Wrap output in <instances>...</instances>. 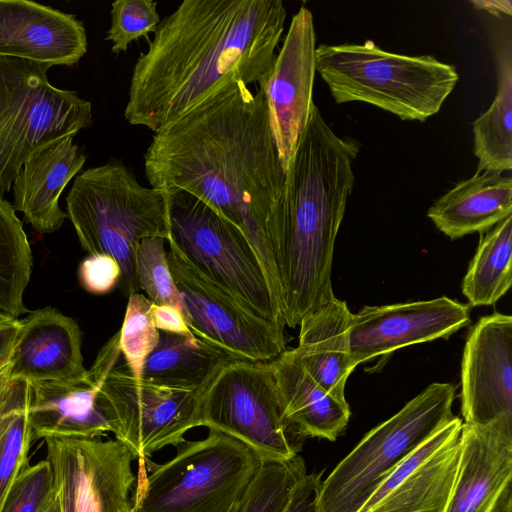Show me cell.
Segmentation results:
<instances>
[{
  "label": "cell",
  "mask_w": 512,
  "mask_h": 512,
  "mask_svg": "<svg viewBox=\"0 0 512 512\" xmlns=\"http://www.w3.org/2000/svg\"><path fill=\"white\" fill-rule=\"evenodd\" d=\"M144 170L152 188L187 191L237 226L278 296L265 238L283 211L286 172L261 91L235 83L164 126L144 154Z\"/></svg>",
  "instance_id": "obj_1"
},
{
  "label": "cell",
  "mask_w": 512,
  "mask_h": 512,
  "mask_svg": "<svg viewBox=\"0 0 512 512\" xmlns=\"http://www.w3.org/2000/svg\"><path fill=\"white\" fill-rule=\"evenodd\" d=\"M281 0H185L137 59L124 117L154 133L235 83L270 70L286 20Z\"/></svg>",
  "instance_id": "obj_2"
},
{
  "label": "cell",
  "mask_w": 512,
  "mask_h": 512,
  "mask_svg": "<svg viewBox=\"0 0 512 512\" xmlns=\"http://www.w3.org/2000/svg\"><path fill=\"white\" fill-rule=\"evenodd\" d=\"M360 143L338 136L314 105L286 172L282 214L266 237L284 326L335 298L336 237L355 177Z\"/></svg>",
  "instance_id": "obj_3"
},
{
  "label": "cell",
  "mask_w": 512,
  "mask_h": 512,
  "mask_svg": "<svg viewBox=\"0 0 512 512\" xmlns=\"http://www.w3.org/2000/svg\"><path fill=\"white\" fill-rule=\"evenodd\" d=\"M66 203L82 248L116 260L124 295L140 292L137 244L150 237L167 241L169 236L164 191L143 186L130 167L114 159L76 176Z\"/></svg>",
  "instance_id": "obj_4"
},
{
  "label": "cell",
  "mask_w": 512,
  "mask_h": 512,
  "mask_svg": "<svg viewBox=\"0 0 512 512\" xmlns=\"http://www.w3.org/2000/svg\"><path fill=\"white\" fill-rule=\"evenodd\" d=\"M316 71L337 104L365 102L401 120L424 122L441 109L459 75L431 55L408 56L363 44H321Z\"/></svg>",
  "instance_id": "obj_5"
},
{
  "label": "cell",
  "mask_w": 512,
  "mask_h": 512,
  "mask_svg": "<svg viewBox=\"0 0 512 512\" xmlns=\"http://www.w3.org/2000/svg\"><path fill=\"white\" fill-rule=\"evenodd\" d=\"M176 448L163 463L138 460L132 512H225L261 464L245 444L216 430Z\"/></svg>",
  "instance_id": "obj_6"
},
{
  "label": "cell",
  "mask_w": 512,
  "mask_h": 512,
  "mask_svg": "<svg viewBox=\"0 0 512 512\" xmlns=\"http://www.w3.org/2000/svg\"><path fill=\"white\" fill-rule=\"evenodd\" d=\"M162 191L169 248L247 309L285 327L274 286L245 234L187 191Z\"/></svg>",
  "instance_id": "obj_7"
},
{
  "label": "cell",
  "mask_w": 512,
  "mask_h": 512,
  "mask_svg": "<svg viewBox=\"0 0 512 512\" xmlns=\"http://www.w3.org/2000/svg\"><path fill=\"white\" fill-rule=\"evenodd\" d=\"M455 387L435 382L370 430L322 480L318 512H359L384 479L455 415Z\"/></svg>",
  "instance_id": "obj_8"
},
{
  "label": "cell",
  "mask_w": 512,
  "mask_h": 512,
  "mask_svg": "<svg viewBox=\"0 0 512 512\" xmlns=\"http://www.w3.org/2000/svg\"><path fill=\"white\" fill-rule=\"evenodd\" d=\"M50 67L0 57V199L36 148L75 136L93 122L91 103L53 86Z\"/></svg>",
  "instance_id": "obj_9"
},
{
  "label": "cell",
  "mask_w": 512,
  "mask_h": 512,
  "mask_svg": "<svg viewBox=\"0 0 512 512\" xmlns=\"http://www.w3.org/2000/svg\"><path fill=\"white\" fill-rule=\"evenodd\" d=\"M121 355L119 332L99 352L89 375L98 382L114 423L115 439L134 458H151L159 450L185 441V434L200 427L203 389L161 386L133 376Z\"/></svg>",
  "instance_id": "obj_10"
},
{
  "label": "cell",
  "mask_w": 512,
  "mask_h": 512,
  "mask_svg": "<svg viewBox=\"0 0 512 512\" xmlns=\"http://www.w3.org/2000/svg\"><path fill=\"white\" fill-rule=\"evenodd\" d=\"M199 425L239 440L261 462L299 455V437L282 416L267 362L224 365L202 392Z\"/></svg>",
  "instance_id": "obj_11"
},
{
  "label": "cell",
  "mask_w": 512,
  "mask_h": 512,
  "mask_svg": "<svg viewBox=\"0 0 512 512\" xmlns=\"http://www.w3.org/2000/svg\"><path fill=\"white\" fill-rule=\"evenodd\" d=\"M167 260L193 335L239 360L269 362L286 350L284 327L243 306L169 248Z\"/></svg>",
  "instance_id": "obj_12"
},
{
  "label": "cell",
  "mask_w": 512,
  "mask_h": 512,
  "mask_svg": "<svg viewBox=\"0 0 512 512\" xmlns=\"http://www.w3.org/2000/svg\"><path fill=\"white\" fill-rule=\"evenodd\" d=\"M316 33L311 11L302 6L293 15L279 53L259 82L269 126L281 165L287 172L312 109Z\"/></svg>",
  "instance_id": "obj_13"
},
{
  "label": "cell",
  "mask_w": 512,
  "mask_h": 512,
  "mask_svg": "<svg viewBox=\"0 0 512 512\" xmlns=\"http://www.w3.org/2000/svg\"><path fill=\"white\" fill-rule=\"evenodd\" d=\"M461 414L466 424H512V317L495 312L470 329L461 361Z\"/></svg>",
  "instance_id": "obj_14"
},
{
  "label": "cell",
  "mask_w": 512,
  "mask_h": 512,
  "mask_svg": "<svg viewBox=\"0 0 512 512\" xmlns=\"http://www.w3.org/2000/svg\"><path fill=\"white\" fill-rule=\"evenodd\" d=\"M469 304L431 300L365 306L351 316L350 350L357 366L409 345L448 339L470 323Z\"/></svg>",
  "instance_id": "obj_15"
},
{
  "label": "cell",
  "mask_w": 512,
  "mask_h": 512,
  "mask_svg": "<svg viewBox=\"0 0 512 512\" xmlns=\"http://www.w3.org/2000/svg\"><path fill=\"white\" fill-rule=\"evenodd\" d=\"M462 424L455 416L431 435L384 479L359 512H445Z\"/></svg>",
  "instance_id": "obj_16"
},
{
  "label": "cell",
  "mask_w": 512,
  "mask_h": 512,
  "mask_svg": "<svg viewBox=\"0 0 512 512\" xmlns=\"http://www.w3.org/2000/svg\"><path fill=\"white\" fill-rule=\"evenodd\" d=\"M86 52V30L75 16L33 1L0 0V57L73 66Z\"/></svg>",
  "instance_id": "obj_17"
},
{
  "label": "cell",
  "mask_w": 512,
  "mask_h": 512,
  "mask_svg": "<svg viewBox=\"0 0 512 512\" xmlns=\"http://www.w3.org/2000/svg\"><path fill=\"white\" fill-rule=\"evenodd\" d=\"M20 324L6 367L9 378L34 384L75 382L88 377L80 328L72 318L46 307L33 311Z\"/></svg>",
  "instance_id": "obj_18"
},
{
  "label": "cell",
  "mask_w": 512,
  "mask_h": 512,
  "mask_svg": "<svg viewBox=\"0 0 512 512\" xmlns=\"http://www.w3.org/2000/svg\"><path fill=\"white\" fill-rule=\"evenodd\" d=\"M512 480V424H462L459 461L445 512H490Z\"/></svg>",
  "instance_id": "obj_19"
},
{
  "label": "cell",
  "mask_w": 512,
  "mask_h": 512,
  "mask_svg": "<svg viewBox=\"0 0 512 512\" xmlns=\"http://www.w3.org/2000/svg\"><path fill=\"white\" fill-rule=\"evenodd\" d=\"M67 462L77 512H125L136 476L135 459L117 439L54 437Z\"/></svg>",
  "instance_id": "obj_20"
},
{
  "label": "cell",
  "mask_w": 512,
  "mask_h": 512,
  "mask_svg": "<svg viewBox=\"0 0 512 512\" xmlns=\"http://www.w3.org/2000/svg\"><path fill=\"white\" fill-rule=\"evenodd\" d=\"M73 138L67 135L36 148L12 184L14 209L39 233L58 230L68 218L59 198L86 162Z\"/></svg>",
  "instance_id": "obj_21"
},
{
  "label": "cell",
  "mask_w": 512,
  "mask_h": 512,
  "mask_svg": "<svg viewBox=\"0 0 512 512\" xmlns=\"http://www.w3.org/2000/svg\"><path fill=\"white\" fill-rule=\"evenodd\" d=\"M29 421L33 442L50 437L93 439L114 433V423L98 382L31 384Z\"/></svg>",
  "instance_id": "obj_22"
},
{
  "label": "cell",
  "mask_w": 512,
  "mask_h": 512,
  "mask_svg": "<svg viewBox=\"0 0 512 512\" xmlns=\"http://www.w3.org/2000/svg\"><path fill=\"white\" fill-rule=\"evenodd\" d=\"M284 420L299 438L335 441L345 431L351 411L346 400L330 394L306 371L294 349L267 362Z\"/></svg>",
  "instance_id": "obj_23"
},
{
  "label": "cell",
  "mask_w": 512,
  "mask_h": 512,
  "mask_svg": "<svg viewBox=\"0 0 512 512\" xmlns=\"http://www.w3.org/2000/svg\"><path fill=\"white\" fill-rule=\"evenodd\" d=\"M351 316L346 302L335 297L301 320L294 348L311 377L340 400H346V382L356 367L350 350Z\"/></svg>",
  "instance_id": "obj_24"
},
{
  "label": "cell",
  "mask_w": 512,
  "mask_h": 512,
  "mask_svg": "<svg viewBox=\"0 0 512 512\" xmlns=\"http://www.w3.org/2000/svg\"><path fill=\"white\" fill-rule=\"evenodd\" d=\"M512 215V179L476 172L438 198L427 216L450 239L483 234Z\"/></svg>",
  "instance_id": "obj_25"
},
{
  "label": "cell",
  "mask_w": 512,
  "mask_h": 512,
  "mask_svg": "<svg viewBox=\"0 0 512 512\" xmlns=\"http://www.w3.org/2000/svg\"><path fill=\"white\" fill-rule=\"evenodd\" d=\"M159 332L158 344L147 356L140 375L153 384L203 389L224 365L239 360L195 336Z\"/></svg>",
  "instance_id": "obj_26"
},
{
  "label": "cell",
  "mask_w": 512,
  "mask_h": 512,
  "mask_svg": "<svg viewBox=\"0 0 512 512\" xmlns=\"http://www.w3.org/2000/svg\"><path fill=\"white\" fill-rule=\"evenodd\" d=\"M497 93L490 107L472 123L476 172L501 173L512 169V45L503 42L495 53Z\"/></svg>",
  "instance_id": "obj_27"
},
{
  "label": "cell",
  "mask_w": 512,
  "mask_h": 512,
  "mask_svg": "<svg viewBox=\"0 0 512 512\" xmlns=\"http://www.w3.org/2000/svg\"><path fill=\"white\" fill-rule=\"evenodd\" d=\"M512 284V215L480 234L462 281L470 306L495 304Z\"/></svg>",
  "instance_id": "obj_28"
},
{
  "label": "cell",
  "mask_w": 512,
  "mask_h": 512,
  "mask_svg": "<svg viewBox=\"0 0 512 512\" xmlns=\"http://www.w3.org/2000/svg\"><path fill=\"white\" fill-rule=\"evenodd\" d=\"M33 267L31 248L12 204L0 199V313L18 319L26 312L24 292Z\"/></svg>",
  "instance_id": "obj_29"
},
{
  "label": "cell",
  "mask_w": 512,
  "mask_h": 512,
  "mask_svg": "<svg viewBox=\"0 0 512 512\" xmlns=\"http://www.w3.org/2000/svg\"><path fill=\"white\" fill-rule=\"evenodd\" d=\"M306 473L300 455L261 462L238 500L236 512H284L294 487Z\"/></svg>",
  "instance_id": "obj_30"
},
{
  "label": "cell",
  "mask_w": 512,
  "mask_h": 512,
  "mask_svg": "<svg viewBox=\"0 0 512 512\" xmlns=\"http://www.w3.org/2000/svg\"><path fill=\"white\" fill-rule=\"evenodd\" d=\"M128 297L123 324L119 331V345L126 366L133 376L140 378L147 356L158 344L160 332L152 317L153 303L139 292Z\"/></svg>",
  "instance_id": "obj_31"
},
{
  "label": "cell",
  "mask_w": 512,
  "mask_h": 512,
  "mask_svg": "<svg viewBox=\"0 0 512 512\" xmlns=\"http://www.w3.org/2000/svg\"><path fill=\"white\" fill-rule=\"evenodd\" d=\"M161 237L141 240L135 249V267L140 290L156 305H171L182 312L180 294L172 277Z\"/></svg>",
  "instance_id": "obj_32"
},
{
  "label": "cell",
  "mask_w": 512,
  "mask_h": 512,
  "mask_svg": "<svg viewBox=\"0 0 512 512\" xmlns=\"http://www.w3.org/2000/svg\"><path fill=\"white\" fill-rule=\"evenodd\" d=\"M31 389L21 398L0 440V510L18 476L28 466V451L33 443L29 421Z\"/></svg>",
  "instance_id": "obj_33"
},
{
  "label": "cell",
  "mask_w": 512,
  "mask_h": 512,
  "mask_svg": "<svg viewBox=\"0 0 512 512\" xmlns=\"http://www.w3.org/2000/svg\"><path fill=\"white\" fill-rule=\"evenodd\" d=\"M111 25L106 40L112 42L111 51L115 54L127 50L129 44L155 32L160 17L157 3L152 0H116L111 5Z\"/></svg>",
  "instance_id": "obj_34"
},
{
  "label": "cell",
  "mask_w": 512,
  "mask_h": 512,
  "mask_svg": "<svg viewBox=\"0 0 512 512\" xmlns=\"http://www.w3.org/2000/svg\"><path fill=\"white\" fill-rule=\"evenodd\" d=\"M55 497L54 474L45 459L25 467L12 483L0 512H42Z\"/></svg>",
  "instance_id": "obj_35"
},
{
  "label": "cell",
  "mask_w": 512,
  "mask_h": 512,
  "mask_svg": "<svg viewBox=\"0 0 512 512\" xmlns=\"http://www.w3.org/2000/svg\"><path fill=\"white\" fill-rule=\"evenodd\" d=\"M80 285L92 294L112 291L121 278V269L114 258L106 254H90L79 266Z\"/></svg>",
  "instance_id": "obj_36"
},
{
  "label": "cell",
  "mask_w": 512,
  "mask_h": 512,
  "mask_svg": "<svg viewBox=\"0 0 512 512\" xmlns=\"http://www.w3.org/2000/svg\"><path fill=\"white\" fill-rule=\"evenodd\" d=\"M47 460L50 462L53 474L55 493L61 512H77L72 479L64 455L54 437L45 439Z\"/></svg>",
  "instance_id": "obj_37"
},
{
  "label": "cell",
  "mask_w": 512,
  "mask_h": 512,
  "mask_svg": "<svg viewBox=\"0 0 512 512\" xmlns=\"http://www.w3.org/2000/svg\"><path fill=\"white\" fill-rule=\"evenodd\" d=\"M31 389L22 379H11L6 368L0 373V440L21 398Z\"/></svg>",
  "instance_id": "obj_38"
},
{
  "label": "cell",
  "mask_w": 512,
  "mask_h": 512,
  "mask_svg": "<svg viewBox=\"0 0 512 512\" xmlns=\"http://www.w3.org/2000/svg\"><path fill=\"white\" fill-rule=\"evenodd\" d=\"M322 473H306L294 487L284 512H318Z\"/></svg>",
  "instance_id": "obj_39"
},
{
  "label": "cell",
  "mask_w": 512,
  "mask_h": 512,
  "mask_svg": "<svg viewBox=\"0 0 512 512\" xmlns=\"http://www.w3.org/2000/svg\"><path fill=\"white\" fill-rule=\"evenodd\" d=\"M152 317L159 331L194 336L189 329L183 313L171 305H152Z\"/></svg>",
  "instance_id": "obj_40"
},
{
  "label": "cell",
  "mask_w": 512,
  "mask_h": 512,
  "mask_svg": "<svg viewBox=\"0 0 512 512\" xmlns=\"http://www.w3.org/2000/svg\"><path fill=\"white\" fill-rule=\"evenodd\" d=\"M20 320L0 324V372L9 364L20 330Z\"/></svg>",
  "instance_id": "obj_41"
},
{
  "label": "cell",
  "mask_w": 512,
  "mask_h": 512,
  "mask_svg": "<svg viewBox=\"0 0 512 512\" xmlns=\"http://www.w3.org/2000/svg\"><path fill=\"white\" fill-rule=\"evenodd\" d=\"M476 9L487 11L493 15L500 16L512 13V3L509 0H478L470 2Z\"/></svg>",
  "instance_id": "obj_42"
},
{
  "label": "cell",
  "mask_w": 512,
  "mask_h": 512,
  "mask_svg": "<svg viewBox=\"0 0 512 512\" xmlns=\"http://www.w3.org/2000/svg\"><path fill=\"white\" fill-rule=\"evenodd\" d=\"M490 512H512V487L509 483Z\"/></svg>",
  "instance_id": "obj_43"
},
{
  "label": "cell",
  "mask_w": 512,
  "mask_h": 512,
  "mask_svg": "<svg viewBox=\"0 0 512 512\" xmlns=\"http://www.w3.org/2000/svg\"><path fill=\"white\" fill-rule=\"evenodd\" d=\"M42 512H61L56 493L55 497L47 504Z\"/></svg>",
  "instance_id": "obj_44"
},
{
  "label": "cell",
  "mask_w": 512,
  "mask_h": 512,
  "mask_svg": "<svg viewBox=\"0 0 512 512\" xmlns=\"http://www.w3.org/2000/svg\"><path fill=\"white\" fill-rule=\"evenodd\" d=\"M12 320H16V319H12L11 317L6 316V315L0 313V324L7 323V322H10Z\"/></svg>",
  "instance_id": "obj_45"
},
{
  "label": "cell",
  "mask_w": 512,
  "mask_h": 512,
  "mask_svg": "<svg viewBox=\"0 0 512 512\" xmlns=\"http://www.w3.org/2000/svg\"><path fill=\"white\" fill-rule=\"evenodd\" d=\"M238 507V501L235 502L231 507H229L225 512H236Z\"/></svg>",
  "instance_id": "obj_46"
},
{
  "label": "cell",
  "mask_w": 512,
  "mask_h": 512,
  "mask_svg": "<svg viewBox=\"0 0 512 512\" xmlns=\"http://www.w3.org/2000/svg\"><path fill=\"white\" fill-rule=\"evenodd\" d=\"M125 512H132V511H131V508H130V509H128L127 511H125Z\"/></svg>",
  "instance_id": "obj_47"
},
{
  "label": "cell",
  "mask_w": 512,
  "mask_h": 512,
  "mask_svg": "<svg viewBox=\"0 0 512 512\" xmlns=\"http://www.w3.org/2000/svg\"><path fill=\"white\" fill-rule=\"evenodd\" d=\"M1 373V372H0Z\"/></svg>",
  "instance_id": "obj_48"
}]
</instances>
